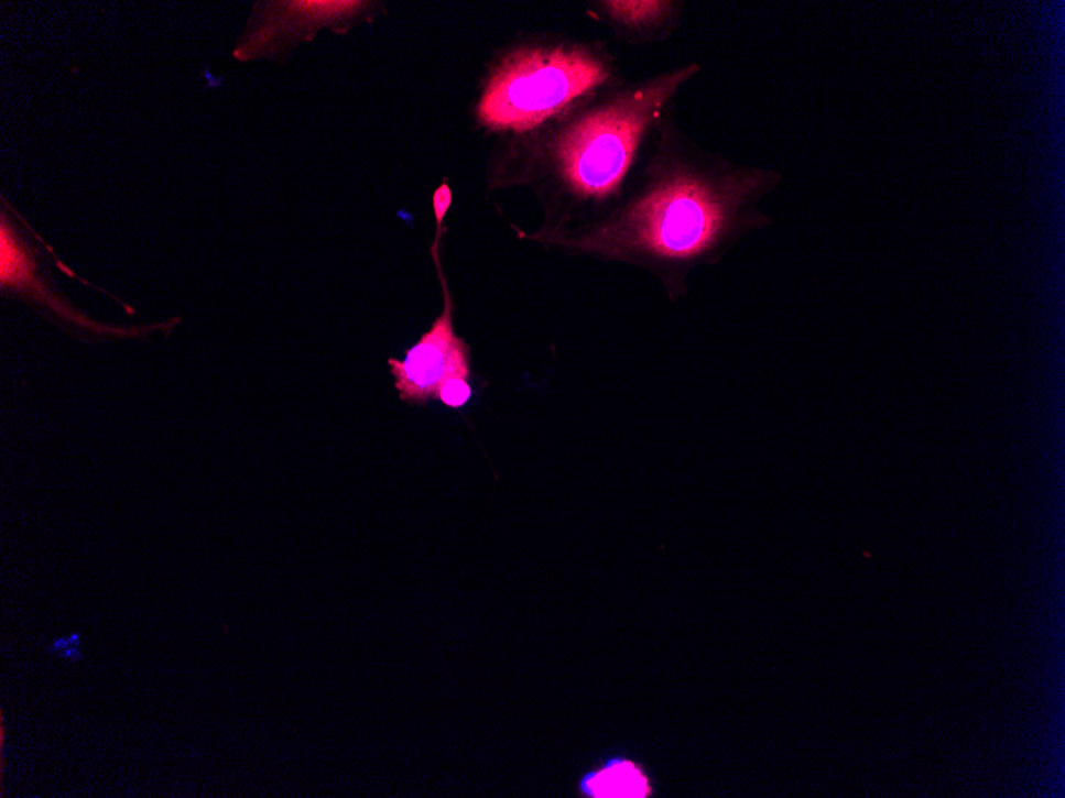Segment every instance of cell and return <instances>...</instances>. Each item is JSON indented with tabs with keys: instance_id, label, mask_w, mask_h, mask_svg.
<instances>
[{
	"instance_id": "1",
	"label": "cell",
	"mask_w": 1065,
	"mask_h": 798,
	"mask_svg": "<svg viewBox=\"0 0 1065 798\" xmlns=\"http://www.w3.org/2000/svg\"><path fill=\"white\" fill-rule=\"evenodd\" d=\"M780 182L774 170L685 151L655 167L639 194L604 223L562 245L637 263L673 281L771 222L760 203Z\"/></svg>"
},
{
	"instance_id": "2",
	"label": "cell",
	"mask_w": 1065,
	"mask_h": 798,
	"mask_svg": "<svg viewBox=\"0 0 1065 798\" xmlns=\"http://www.w3.org/2000/svg\"><path fill=\"white\" fill-rule=\"evenodd\" d=\"M697 73L699 64H689L641 81L565 127L552 142V158L568 190L584 201L618 195L648 133Z\"/></svg>"
},
{
	"instance_id": "3",
	"label": "cell",
	"mask_w": 1065,
	"mask_h": 798,
	"mask_svg": "<svg viewBox=\"0 0 1065 798\" xmlns=\"http://www.w3.org/2000/svg\"><path fill=\"white\" fill-rule=\"evenodd\" d=\"M611 78L609 61L587 46H522L491 70L477 117L490 130L529 133Z\"/></svg>"
},
{
	"instance_id": "4",
	"label": "cell",
	"mask_w": 1065,
	"mask_h": 798,
	"mask_svg": "<svg viewBox=\"0 0 1065 798\" xmlns=\"http://www.w3.org/2000/svg\"><path fill=\"white\" fill-rule=\"evenodd\" d=\"M434 260L439 266L437 245L433 248ZM439 276L444 286V313L436 320L422 340L405 356L404 361L390 359L391 373L399 397L405 404L425 405L437 398L445 381L468 380L471 378V359L469 347L457 337L452 323V300L444 277Z\"/></svg>"
},
{
	"instance_id": "5",
	"label": "cell",
	"mask_w": 1065,
	"mask_h": 798,
	"mask_svg": "<svg viewBox=\"0 0 1065 798\" xmlns=\"http://www.w3.org/2000/svg\"><path fill=\"white\" fill-rule=\"evenodd\" d=\"M587 794L594 797H646L650 792L648 779L641 775L635 765L612 764L595 773L584 786Z\"/></svg>"
},
{
	"instance_id": "6",
	"label": "cell",
	"mask_w": 1065,
	"mask_h": 798,
	"mask_svg": "<svg viewBox=\"0 0 1065 798\" xmlns=\"http://www.w3.org/2000/svg\"><path fill=\"white\" fill-rule=\"evenodd\" d=\"M667 2H609L607 9L612 20L627 28H651L672 13Z\"/></svg>"
},
{
	"instance_id": "7",
	"label": "cell",
	"mask_w": 1065,
	"mask_h": 798,
	"mask_svg": "<svg viewBox=\"0 0 1065 798\" xmlns=\"http://www.w3.org/2000/svg\"><path fill=\"white\" fill-rule=\"evenodd\" d=\"M472 397V387L468 380H455L445 381L444 386L441 387L437 398L442 404L447 405V407L459 408Z\"/></svg>"
},
{
	"instance_id": "8",
	"label": "cell",
	"mask_w": 1065,
	"mask_h": 798,
	"mask_svg": "<svg viewBox=\"0 0 1065 798\" xmlns=\"http://www.w3.org/2000/svg\"><path fill=\"white\" fill-rule=\"evenodd\" d=\"M450 203H452L450 188H448L447 184L441 185V187L437 188L436 194H434V199H433L434 214H436V222H437V227H439V231H441L442 222H444L445 216H447L448 208H450Z\"/></svg>"
},
{
	"instance_id": "9",
	"label": "cell",
	"mask_w": 1065,
	"mask_h": 798,
	"mask_svg": "<svg viewBox=\"0 0 1065 798\" xmlns=\"http://www.w3.org/2000/svg\"><path fill=\"white\" fill-rule=\"evenodd\" d=\"M80 634L73 633L67 637H58V640L53 641L52 646L48 647V652L52 654H62L67 647H78L80 646Z\"/></svg>"
},
{
	"instance_id": "10",
	"label": "cell",
	"mask_w": 1065,
	"mask_h": 798,
	"mask_svg": "<svg viewBox=\"0 0 1065 798\" xmlns=\"http://www.w3.org/2000/svg\"><path fill=\"white\" fill-rule=\"evenodd\" d=\"M59 657L66 658V660L70 662H77L80 660L81 654L80 651H78V647L74 646L67 647L66 651H63L62 654H59Z\"/></svg>"
}]
</instances>
